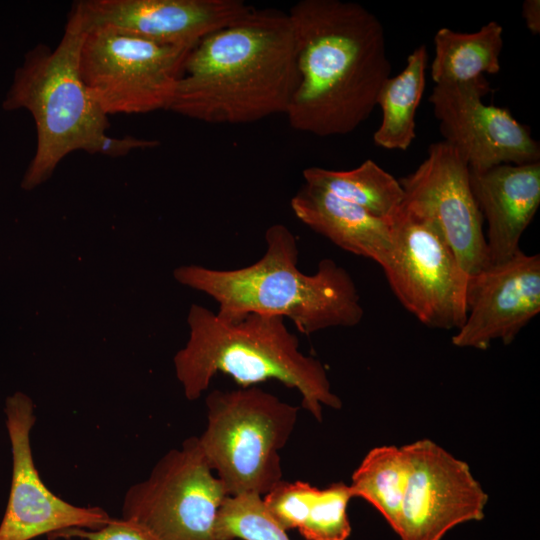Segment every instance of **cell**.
<instances>
[{"mask_svg":"<svg viewBox=\"0 0 540 540\" xmlns=\"http://www.w3.org/2000/svg\"><path fill=\"white\" fill-rule=\"evenodd\" d=\"M299 83L286 117L319 137L353 132L369 118L390 77L385 30L359 3L301 0L289 10Z\"/></svg>","mask_w":540,"mask_h":540,"instance_id":"obj_1","label":"cell"},{"mask_svg":"<svg viewBox=\"0 0 540 540\" xmlns=\"http://www.w3.org/2000/svg\"><path fill=\"white\" fill-rule=\"evenodd\" d=\"M299 83L288 13L253 9L188 53L167 108L210 124H245L286 114Z\"/></svg>","mask_w":540,"mask_h":540,"instance_id":"obj_2","label":"cell"},{"mask_svg":"<svg viewBox=\"0 0 540 540\" xmlns=\"http://www.w3.org/2000/svg\"><path fill=\"white\" fill-rule=\"evenodd\" d=\"M266 251L255 263L218 270L199 265L174 270L175 279L218 303L217 315L237 320L248 314L290 319L310 335L330 327H353L364 315L350 274L332 259H323L314 274L298 267L296 237L282 224L265 233Z\"/></svg>","mask_w":540,"mask_h":540,"instance_id":"obj_3","label":"cell"},{"mask_svg":"<svg viewBox=\"0 0 540 540\" xmlns=\"http://www.w3.org/2000/svg\"><path fill=\"white\" fill-rule=\"evenodd\" d=\"M284 320L255 313L226 320L193 304L187 317L189 339L173 359L185 397L200 398L212 378L223 373L241 387L273 379L296 389L302 407L319 422L323 406L340 409L342 401L332 392L325 367L300 351L298 337Z\"/></svg>","mask_w":540,"mask_h":540,"instance_id":"obj_4","label":"cell"},{"mask_svg":"<svg viewBox=\"0 0 540 540\" xmlns=\"http://www.w3.org/2000/svg\"><path fill=\"white\" fill-rule=\"evenodd\" d=\"M84 34L77 18L69 14L53 50L39 44L26 54L3 103L6 110L27 109L35 122L37 146L21 183L25 190L45 182L73 151L99 154L107 137L108 115L79 72Z\"/></svg>","mask_w":540,"mask_h":540,"instance_id":"obj_5","label":"cell"},{"mask_svg":"<svg viewBox=\"0 0 540 540\" xmlns=\"http://www.w3.org/2000/svg\"><path fill=\"white\" fill-rule=\"evenodd\" d=\"M207 425L197 437L229 496L263 497L282 479L280 451L292 435L298 408L256 386L214 390Z\"/></svg>","mask_w":540,"mask_h":540,"instance_id":"obj_6","label":"cell"},{"mask_svg":"<svg viewBox=\"0 0 540 540\" xmlns=\"http://www.w3.org/2000/svg\"><path fill=\"white\" fill-rule=\"evenodd\" d=\"M191 49L92 29L84 34L79 72L108 116L167 110Z\"/></svg>","mask_w":540,"mask_h":540,"instance_id":"obj_7","label":"cell"},{"mask_svg":"<svg viewBox=\"0 0 540 540\" xmlns=\"http://www.w3.org/2000/svg\"><path fill=\"white\" fill-rule=\"evenodd\" d=\"M227 496L198 438L189 437L127 490L122 518L138 523L157 540H217L215 524Z\"/></svg>","mask_w":540,"mask_h":540,"instance_id":"obj_8","label":"cell"},{"mask_svg":"<svg viewBox=\"0 0 540 540\" xmlns=\"http://www.w3.org/2000/svg\"><path fill=\"white\" fill-rule=\"evenodd\" d=\"M389 223L393 248L381 267L394 295L424 325L458 330L467 315L469 275L426 221L400 207Z\"/></svg>","mask_w":540,"mask_h":540,"instance_id":"obj_9","label":"cell"},{"mask_svg":"<svg viewBox=\"0 0 540 540\" xmlns=\"http://www.w3.org/2000/svg\"><path fill=\"white\" fill-rule=\"evenodd\" d=\"M399 182L401 207L436 230L469 276L491 265L469 166L452 146L431 144L424 161Z\"/></svg>","mask_w":540,"mask_h":540,"instance_id":"obj_10","label":"cell"},{"mask_svg":"<svg viewBox=\"0 0 540 540\" xmlns=\"http://www.w3.org/2000/svg\"><path fill=\"white\" fill-rule=\"evenodd\" d=\"M402 448L408 478L394 530L401 540H441L455 526L484 517L488 495L465 461L429 439Z\"/></svg>","mask_w":540,"mask_h":540,"instance_id":"obj_11","label":"cell"},{"mask_svg":"<svg viewBox=\"0 0 540 540\" xmlns=\"http://www.w3.org/2000/svg\"><path fill=\"white\" fill-rule=\"evenodd\" d=\"M490 92L484 76L434 86L429 102L443 141L472 171L538 162L540 146L529 127L518 122L508 109L484 104L482 99Z\"/></svg>","mask_w":540,"mask_h":540,"instance_id":"obj_12","label":"cell"},{"mask_svg":"<svg viewBox=\"0 0 540 540\" xmlns=\"http://www.w3.org/2000/svg\"><path fill=\"white\" fill-rule=\"evenodd\" d=\"M5 425L12 455L7 506L0 523V540H31L70 528L99 529L112 517L100 507L73 505L54 494L35 466L31 430L35 424L30 397L16 392L5 401Z\"/></svg>","mask_w":540,"mask_h":540,"instance_id":"obj_13","label":"cell"},{"mask_svg":"<svg viewBox=\"0 0 540 540\" xmlns=\"http://www.w3.org/2000/svg\"><path fill=\"white\" fill-rule=\"evenodd\" d=\"M252 10L240 0H82L73 4L70 14L84 32L111 29L155 43L193 48Z\"/></svg>","mask_w":540,"mask_h":540,"instance_id":"obj_14","label":"cell"},{"mask_svg":"<svg viewBox=\"0 0 540 540\" xmlns=\"http://www.w3.org/2000/svg\"><path fill=\"white\" fill-rule=\"evenodd\" d=\"M466 308L453 345L485 350L496 339L511 343L540 312V255L519 251L503 263L470 275Z\"/></svg>","mask_w":540,"mask_h":540,"instance_id":"obj_15","label":"cell"},{"mask_svg":"<svg viewBox=\"0 0 540 540\" xmlns=\"http://www.w3.org/2000/svg\"><path fill=\"white\" fill-rule=\"evenodd\" d=\"M470 185L488 224L489 262L503 263L521 251L520 239L540 205V161L470 170Z\"/></svg>","mask_w":540,"mask_h":540,"instance_id":"obj_16","label":"cell"},{"mask_svg":"<svg viewBox=\"0 0 540 540\" xmlns=\"http://www.w3.org/2000/svg\"><path fill=\"white\" fill-rule=\"evenodd\" d=\"M294 215L313 231L380 266L393 248L390 223L330 192L304 184L290 202Z\"/></svg>","mask_w":540,"mask_h":540,"instance_id":"obj_17","label":"cell"},{"mask_svg":"<svg viewBox=\"0 0 540 540\" xmlns=\"http://www.w3.org/2000/svg\"><path fill=\"white\" fill-rule=\"evenodd\" d=\"M353 498L344 482L320 489L307 482L282 480L262 497L272 519L285 531L297 529L306 540H347V506Z\"/></svg>","mask_w":540,"mask_h":540,"instance_id":"obj_18","label":"cell"},{"mask_svg":"<svg viewBox=\"0 0 540 540\" xmlns=\"http://www.w3.org/2000/svg\"><path fill=\"white\" fill-rule=\"evenodd\" d=\"M434 44L431 77L435 85L469 82L500 71L503 27L496 21L473 33L440 28Z\"/></svg>","mask_w":540,"mask_h":540,"instance_id":"obj_19","label":"cell"},{"mask_svg":"<svg viewBox=\"0 0 540 540\" xmlns=\"http://www.w3.org/2000/svg\"><path fill=\"white\" fill-rule=\"evenodd\" d=\"M428 51L422 44L408 56L406 66L383 84L377 105L382 120L374 132L375 145L387 150H407L416 137L415 116L426 85Z\"/></svg>","mask_w":540,"mask_h":540,"instance_id":"obj_20","label":"cell"},{"mask_svg":"<svg viewBox=\"0 0 540 540\" xmlns=\"http://www.w3.org/2000/svg\"><path fill=\"white\" fill-rule=\"evenodd\" d=\"M302 175L306 184L322 188L388 222L404 200L399 180L370 159L351 170L309 167Z\"/></svg>","mask_w":540,"mask_h":540,"instance_id":"obj_21","label":"cell"},{"mask_svg":"<svg viewBox=\"0 0 540 540\" xmlns=\"http://www.w3.org/2000/svg\"><path fill=\"white\" fill-rule=\"evenodd\" d=\"M408 465L402 447L371 449L352 474V496L370 503L395 530L406 490Z\"/></svg>","mask_w":540,"mask_h":540,"instance_id":"obj_22","label":"cell"},{"mask_svg":"<svg viewBox=\"0 0 540 540\" xmlns=\"http://www.w3.org/2000/svg\"><path fill=\"white\" fill-rule=\"evenodd\" d=\"M217 540H290L267 512L262 497L245 494L227 496L219 509Z\"/></svg>","mask_w":540,"mask_h":540,"instance_id":"obj_23","label":"cell"},{"mask_svg":"<svg viewBox=\"0 0 540 540\" xmlns=\"http://www.w3.org/2000/svg\"><path fill=\"white\" fill-rule=\"evenodd\" d=\"M50 540L78 538L81 540H157L138 523L124 518L112 520L99 529L70 528L48 536Z\"/></svg>","mask_w":540,"mask_h":540,"instance_id":"obj_24","label":"cell"},{"mask_svg":"<svg viewBox=\"0 0 540 540\" xmlns=\"http://www.w3.org/2000/svg\"><path fill=\"white\" fill-rule=\"evenodd\" d=\"M522 16L527 28L533 34L540 32V1L526 0L522 5Z\"/></svg>","mask_w":540,"mask_h":540,"instance_id":"obj_25","label":"cell"},{"mask_svg":"<svg viewBox=\"0 0 540 540\" xmlns=\"http://www.w3.org/2000/svg\"><path fill=\"white\" fill-rule=\"evenodd\" d=\"M235 540H241V539H235Z\"/></svg>","mask_w":540,"mask_h":540,"instance_id":"obj_26","label":"cell"}]
</instances>
